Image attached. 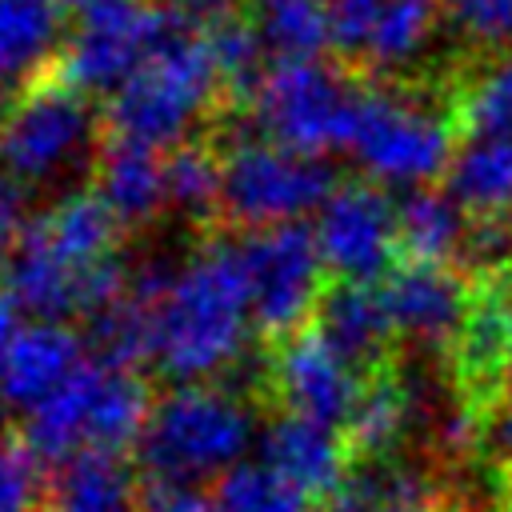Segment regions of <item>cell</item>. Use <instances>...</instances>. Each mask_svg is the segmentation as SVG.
Wrapping results in <instances>:
<instances>
[{
	"label": "cell",
	"instance_id": "1",
	"mask_svg": "<svg viewBox=\"0 0 512 512\" xmlns=\"http://www.w3.org/2000/svg\"><path fill=\"white\" fill-rule=\"evenodd\" d=\"M116 236L120 220L96 192H68L24 228L8 256L4 288L36 320H92L120 296L132 272L116 260Z\"/></svg>",
	"mask_w": 512,
	"mask_h": 512
},
{
	"label": "cell",
	"instance_id": "2",
	"mask_svg": "<svg viewBox=\"0 0 512 512\" xmlns=\"http://www.w3.org/2000/svg\"><path fill=\"white\" fill-rule=\"evenodd\" d=\"M252 308L240 248L212 240L184 264H168L152 300V364L176 384H212L248 344Z\"/></svg>",
	"mask_w": 512,
	"mask_h": 512
},
{
	"label": "cell",
	"instance_id": "3",
	"mask_svg": "<svg viewBox=\"0 0 512 512\" xmlns=\"http://www.w3.org/2000/svg\"><path fill=\"white\" fill-rule=\"evenodd\" d=\"M256 420L248 404L220 384H172L152 400L136 456L160 480H224L252 448Z\"/></svg>",
	"mask_w": 512,
	"mask_h": 512
},
{
	"label": "cell",
	"instance_id": "4",
	"mask_svg": "<svg viewBox=\"0 0 512 512\" xmlns=\"http://www.w3.org/2000/svg\"><path fill=\"white\" fill-rule=\"evenodd\" d=\"M148 392L132 368L84 360L72 380L24 416V444L52 464L80 452H124L148 424Z\"/></svg>",
	"mask_w": 512,
	"mask_h": 512
},
{
	"label": "cell",
	"instance_id": "5",
	"mask_svg": "<svg viewBox=\"0 0 512 512\" xmlns=\"http://www.w3.org/2000/svg\"><path fill=\"white\" fill-rule=\"evenodd\" d=\"M220 88L224 84L208 40L180 32L108 96L104 116L116 140L180 148L188 128L212 108Z\"/></svg>",
	"mask_w": 512,
	"mask_h": 512
},
{
	"label": "cell",
	"instance_id": "6",
	"mask_svg": "<svg viewBox=\"0 0 512 512\" xmlns=\"http://www.w3.org/2000/svg\"><path fill=\"white\" fill-rule=\"evenodd\" d=\"M360 80L328 60L272 64L252 96L256 132L280 148L324 160L336 148H352L364 108Z\"/></svg>",
	"mask_w": 512,
	"mask_h": 512
},
{
	"label": "cell",
	"instance_id": "7",
	"mask_svg": "<svg viewBox=\"0 0 512 512\" xmlns=\"http://www.w3.org/2000/svg\"><path fill=\"white\" fill-rule=\"evenodd\" d=\"M356 164L380 188H428V180L444 176L456 152L452 116L400 88H376L364 96L352 148Z\"/></svg>",
	"mask_w": 512,
	"mask_h": 512
},
{
	"label": "cell",
	"instance_id": "8",
	"mask_svg": "<svg viewBox=\"0 0 512 512\" xmlns=\"http://www.w3.org/2000/svg\"><path fill=\"white\" fill-rule=\"evenodd\" d=\"M96 144V108L68 80L24 88L0 116V172L20 184L68 180Z\"/></svg>",
	"mask_w": 512,
	"mask_h": 512
},
{
	"label": "cell",
	"instance_id": "9",
	"mask_svg": "<svg viewBox=\"0 0 512 512\" xmlns=\"http://www.w3.org/2000/svg\"><path fill=\"white\" fill-rule=\"evenodd\" d=\"M220 164H224L220 208L236 224H248L252 232L300 224L304 216L320 212L328 204V196L340 188L336 172L324 160L300 156L264 136L232 140L228 152L220 156Z\"/></svg>",
	"mask_w": 512,
	"mask_h": 512
},
{
	"label": "cell",
	"instance_id": "10",
	"mask_svg": "<svg viewBox=\"0 0 512 512\" xmlns=\"http://www.w3.org/2000/svg\"><path fill=\"white\" fill-rule=\"evenodd\" d=\"M184 24L168 4L152 0H96L80 12L64 44V80L80 92H116L144 60H152Z\"/></svg>",
	"mask_w": 512,
	"mask_h": 512
},
{
	"label": "cell",
	"instance_id": "11",
	"mask_svg": "<svg viewBox=\"0 0 512 512\" xmlns=\"http://www.w3.org/2000/svg\"><path fill=\"white\" fill-rule=\"evenodd\" d=\"M240 268L248 288L252 324L264 336H296L324 300V256L316 232L304 224H280L248 232L240 244Z\"/></svg>",
	"mask_w": 512,
	"mask_h": 512
},
{
	"label": "cell",
	"instance_id": "12",
	"mask_svg": "<svg viewBox=\"0 0 512 512\" xmlns=\"http://www.w3.org/2000/svg\"><path fill=\"white\" fill-rule=\"evenodd\" d=\"M316 244L324 264L352 284H376L400 248V220L388 192L372 180L340 184L316 212Z\"/></svg>",
	"mask_w": 512,
	"mask_h": 512
},
{
	"label": "cell",
	"instance_id": "13",
	"mask_svg": "<svg viewBox=\"0 0 512 512\" xmlns=\"http://www.w3.org/2000/svg\"><path fill=\"white\" fill-rule=\"evenodd\" d=\"M380 288H384L396 336L420 352H436L448 344L456 348V340L468 324V312L476 304L468 276L456 272L452 264L408 260V264L392 268Z\"/></svg>",
	"mask_w": 512,
	"mask_h": 512
},
{
	"label": "cell",
	"instance_id": "14",
	"mask_svg": "<svg viewBox=\"0 0 512 512\" xmlns=\"http://www.w3.org/2000/svg\"><path fill=\"white\" fill-rule=\"evenodd\" d=\"M272 388L284 400V412L340 428L348 424L360 400V368H352L316 328H304L280 340L272 356Z\"/></svg>",
	"mask_w": 512,
	"mask_h": 512
},
{
	"label": "cell",
	"instance_id": "15",
	"mask_svg": "<svg viewBox=\"0 0 512 512\" xmlns=\"http://www.w3.org/2000/svg\"><path fill=\"white\" fill-rule=\"evenodd\" d=\"M80 364H84V340L68 324L32 320L24 324L20 340L0 364V404L28 416L52 392H60Z\"/></svg>",
	"mask_w": 512,
	"mask_h": 512
},
{
	"label": "cell",
	"instance_id": "16",
	"mask_svg": "<svg viewBox=\"0 0 512 512\" xmlns=\"http://www.w3.org/2000/svg\"><path fill=\"white\" fill-rule=\"evenodd\" d=\"M260 460L308 496H336L348 480V452L336 428L280 412L260 428Z\"/></svg>",
	"mask_w": 512,
	"mask_h": 512
},
{
	"label": "cell",
	"instance_id": "17",
	"mask_svg": "<svg viewBox=\"0 0 512 512\" xmlns=\"http://www.w3.org/2000/svg\"><path fill=\"white\" fill-rule=\"evenodd\" d=\"M316 332L352 364V368H380L388 340L396 336L384 288L340 280L324 292L316 308Z\"/></svg>",
	"mask_w": 512,
	"mask_h": 512
},
{
	"label": "cell",
	"instance_id": "18",
	"mask_svg": "<svg viewBox=\"0 0 512 512\" xmlns=\"http://www.w3.org/2000/svg\"><path fill=\"white\" fill-rule=\"evenodd\" d=\"M96 196L120 220V228L148 224L160 208H168L160 148L112 136L96 160Z\"/></svg>",
	"mask_w": 512,
	"mask_h": 512
},
{
	"label": "cell",
	"instance_id": "19",
	"mask_svg": "<svg viewBox=\"0 0 512 512\" xmlns=\"http://www.w3.org/2000/svg\"><path fill=\"white\" fill-rule=\"evenodd\" d=\"M48 512H140V484L124 452H80L56 464Z\"/></svg>",
	"mask_w": 512,
	"mask_h": 512
},
{
	"label": "cell",
	"instance_id": "20",
	"mask_svg": "<svg viewBox=\"0 0 512 512\" xmlns=\"http://www.w3.org/2000/svg\"><path fill=\"white\" fill-rule=\"evenodd\" d=\"M64 0H0V88L28 84L68 44Z\"/></svg>",
	"mask_w": 512,
	"mask_h": 512
},
{
	"label": "cell",
	"instance_id": "21",
	"mask_svg": "<svg viewBox=\"0 0 512 512\" xmlns=\"http://www.w3.org/2000/svg\"><path fill=\"white\" fill-rule=\"evenodd\" d=\"M444 188L468 216L512 212V136H464L444 172Z\"/></svg>",
	"mask_w": 512,
	"mask_h": 512
},
{
	"label": "cell",
	"instance_id": "22",
	"mask_svg": "<svg viewBox=\"0 0 512 512\" xmlns=\"http://www.w3.org/2000/svg\"><path fill=\"white\" fill-rule=\"evenodd\" d=\"M396 220H400V252L424 264H448V260L456 264L472 224L468 208L448 188H412L396 204Z\"/></svg>",
	"mask_w": 512,
	"mask_h": 512
},
{
	"label": "cell",
	"instance_id": "23",
	"mask_svg": "<svg viewBox=\"0 0 512 512\" xmlns=\"http://www.w3.org/2000/svg\"><path fill=\"white\" fill-rule=\"evenodd\" d=\"M412 428H416V416H412L408 384L400 380V372L376 368L364 380L360 400H356V408L344 424V436H348L352 452H360L364 460H388Z\"/></svg>",
	"mask_w": 512,
	"mask_h": 512
},
{
	"label": "cell",
	"instance_id": "24",
	"mask_svg": "<svg viewBox=\"0 0 512 512\" xmlns=\"http://www.w3.org/2000/svg\"><path fill=\"white\" fill-rule=\"evenodd\" d=\"M324 512H440L432 480L396 460H364Z\"/></svg>",
	"mask_w": 512,
	"mask_h": 512
},
{
	"label": "cell",
	"instance_id": "25",
	"mask_svg": "<svg viewBox=\"0 0 512 512\" xmlns=\"http://www.w3.org/2000/svg\"><path fill=\"white\" fill-rule=\"evenodd\" d=\"M252 28L276 64L320 60L332 44V0H252Z\"/></svg>",
	"mask_w": 512,
	"mask_h": 512
},
{
	"label": "cell",
	"instance_id": "26",
	"mask_svg": "<svg viewBox=\"0 0 512 512\" xmlns=\"http://www.w3.org/2000/svg\"><path fill=\"white\" fill-rule=\"evenodd\" d=\"M440 16H444L440 0H388V8L380 12L356 60H364L372 72H384V76L412 68L428 52Z\"/></svg>",
	"mask_w": 512,
	"mask_h": 512
},
{
	"label": "cell",
	"instance_id": "27",
	"mask_svg": "<svg viewBox=\"0 0 512 512\" xmlns=\"http://www.w3.org/2000/svg\"><path fill=\"white\" fill-rule=\"evenodd\" d=\"M168 208L180 216H208L224 196V164L200 144H180L164 156Z\"/></svg>",
	"mask_w": 512,
	"mask_h": 512
},
{
	"label": "cell",
	"instance_id": "28",
	"mask_svg": "<svg viewBox=\"0 0 512 512\" xmlns=\"http://www.w3.org/2000/svg\"><path fill=\"white\" fill-rule=\"evenodd\" d=\"M308 500V492L288 484L264 460H244L216 484L220 512H312Z\"/></svg>",
	"mask_w": 512,
	"mask_h": 512
},
{
	"label": "cell",
	"instance_id": "29",
	"mask_svg": "<svg viewBox=\"0 0 512 512\" xmlns=\"http://www.w3.org/2000/svg\"><path fill=\"white\" fill-rule=\"evenodd\" d=\"M456 120L464 136H512V52H504L464 92Z\"/></svg>",
	"mask_w": 512,
	"mask_h": 512
},
{
	"label": "cell",
	"instance_id": "30",
	"mask_svg": "<svg viewBox=\"0 0 512 512\" xmlns=\"http://www.w3.org/2000/svg\"><path fill=\"white\" fill-rule=\"evenodd\" d=\"M204 40H208V48H212V56H216L224 92H232V96H248V100H252L256 88H260V80L268 76V68H264L268 48L260 44L256 28L244 24V20L236 16L232 24L216 28V32L204 36Z\"/></svg>",
	"mask_w": 512,
	"mask_h": 512
},
{
	"label": "cell",
	"instance_id": "31",
	"mask_svg": "<svg viewBox=\"0 0 512 512\" xmlns=\"http://www.w3.org/2000/svg\"><path fill=\"white\" fill-rule=\"evenodd\" d=\"M440 12L476 52H512V0H440Z\"/></svg>",
	"mask_w": 512,
	"mask_h": 512
},
{
	"label": "cell",
	"instance_id": "32",
	"mask_svg": "<svg viewBox=\"0 0 512 512\" xmlns=\"http://www.w3.org/2000/svg\"><path fill=\"white\" fill-rule=\"evenodd\" d=\"M40 464L24 440H0V512H32L36 500L48 496Z\"/></svg>",
	"mask_w": 512,
	"mask_h": 512
},
{
	"label": "cell",
	"instance_id": "33",
	"mask_svg": "<svg viewBox=\"0 0 512 512\" xmlns=\"http://www.w3.org/2000/svg\"><path fill=\"white\" fill-rule=\"evenodd\" d=\"M140 512H220V508H216V492H208L204 484L148 476V484L140 488Z\"/></svg>",
	"mask_w": 512,
	"mask_h": 512
},
{
	"label": "cell",
	"instance_id": "34",
	"mask_svg": "<svg viewBox=\"0 0 512 512\" xmlns=\"http://www.w3.org/2000/svg\"><path fill=\"white\" fill-rule=\"evenodd\" d=\"M384 8H388V0H332V44L344 56H360V48Z\"/></svg>",
	"mask_w": 512,
	"mask_h": 512
},
{
	"label": "cell",
	"instance_id": "35",
	"mask_svg": "<svg viewBox=\"0 0 512 512\" xmlns=\"http://www.w3.org/2000/svg\"><path fill=\"white\" fill-rule=\"evenodd\" d=\"M484 448L512 464V356H508V368H504L500 396L484 408Z\"/></svg>",
	"mask_w": 512,
	"mask_h": 512
},
{
	"label": "cell",
	"instance_id": "36",
	"mask_svg": "<svg viewBox=\"0 0 512 512\" xmlns=\"http://www.w3.org/2000/svg\"><path fill=\"white\" fill-rule=\"evenodd\" d=\"M168 8L192 36H212L216 28L236 20V0H168Z\"/></svg>",
	"mask_w": 512,
	"mask_h": 512
},
{
	"label": "cell",
	"instance_id": "37",
	"mask_svg": "<svg viewBox=\"0 0 512 512\" xmlns=\"http://www.w3.org/2000/svg\"><path fill=\"white\" fill-rule=\"evenodd\" d=\"M28 200H24V184L12 180L8 172H0V256H12V248L20 244L24 228H28Z\"/></svg>",
	"mask_w": 512,
	"mask_h": 512
},
{
	"label": "cell",
	"instance_id": "38",
	"mask_svg": "<svg viewBox=\"0 0 512 512\" xmlns=\"http://www.w3.org/2000/svg\"><path fill=\"white\" fill-rule=\"evenodd\" d=\"M20 304H16V296L8 292V288H0V364H4V356L12 352V344L20 340V332H24V320H20Z\"/></svg>",
	"mask_w": 512,
	"mask_h": 512
},
{
	"label": "cell",
	"instance_id": "39",
	"mask_svg": "<svg viewBox=\"0 0 512 512\" xmlns=\"http://www.w3.org/2000/svg\"><path fill=\"white\" fill-rule=\"evenodd\" d=\"M64 4H72V8H80V12H84V8H88V4H96V0H64Z\"/></svg>",
	"mask_w": 512,
	"mask_h": 512
},
{
	"label": "cell",
	"instance_id": "40",
	"mask_svg": "<svg viewBox=\"0 0 512 512\" xmlns=\"http://www.w3.org/2000/svg\"><path fill=\"white\" fill-rule=\"evenodd\" d=\"M500 512H512V484H508V496H504V508Z\"/></svg>",
	"mask_w": 512,
	"mask_h": 512
},
{
	"label": "cell",
	"instance_id": "41",
	"mask_svg": "<svg viewBox=\"0 0 512 512\" xmlns=\"http://www.w3.org/2000/svg\"><path fill=\"white\" fill-rule=\"evenodd\" d=\"M508 292H512V288H508Z\"/></svg>",
	"mask_w": 512,
	"mask_h": 512
}]
</instances>
